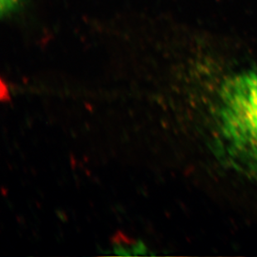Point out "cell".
Segmentation results:
<instances>
[{"instance_id":"1","label":"cell","mask_w":257,"mask_h":257,"mask_svg":"<svg viewBox=\"0 0 257 257\" xmlns=\"http://www.w3.org/2000/svg\"><path fill=\"white\" fill-rule=\"evenodd\" d=\"M212 119L219 157L257 182V71L236 73L221 83Z\"/></svg>"},{"instance_id":"2","label":"cell","mask_w":257,"mask_h":257,"mask_svg":"<svg viewBox=\"0 0 257 257\" xmlns=\"http://www.w3.org/2000/svg\"><path fill=\"white\" fill-rule=\"evenodd\" d=\"M113 250L118 255H145L147 246L142 241L130 239L121 232L116 233L113 237Z\"/></svg>"},{"instance_id":"3","label":"cell","mask_w":257,"mask_h":257,"mask_svg":"<svg viewBox=\"0 0 257 257\" xmlns=\"http://www.w3.org/2000/svg\"><path fill=\"white\" fill-rule=\"evenodd\" d=\"M25 0H0V11L2 18L8 17L20 10Z\"/></svg>"}]
</instances>
